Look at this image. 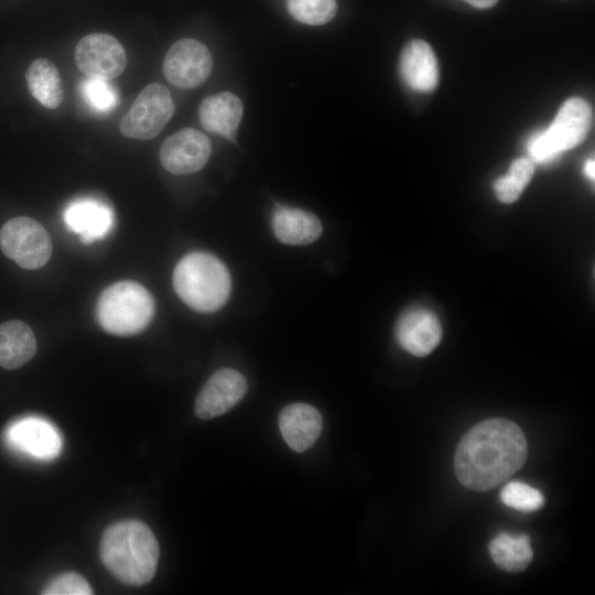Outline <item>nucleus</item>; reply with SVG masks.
<instances>
[{"instance_id":"obj_3","label":"nucleus","mask_w":595,"mask_h":595,"mask_svg":"<svg viewBox=\"0 0 595 595\" xmlns=\"http://www.w3.org/2000/svg\"><path fill=\"white\" fill-rule=\"evenodd\" d=\"M174 290L191 309L209 313L219 310L230 293V275L225 264L208 252L183 257L173 272Z\"/></svg>"},{"instance_id":"obj_11","label":"nucleus","mask_w":595,"mask_h":595,"mask_svg":"<svg viewBox=\"0 0 595 595\" xmlns=\"http://www.w3.org/2000/svg\"><path fill=\"white\" fill-rule=\"evenodd\" d=\"M247 391V381L237 370L223 368L204 385L195 400V414L209 420L224 414L236 405Z\"/></svg>"},{"instance_id":"obj_23","label":"nucleus","mask_w":595,"mask_h":595,"mask_svg":"<svg viewBox=\"0 0 595 595\" xmlns=\"http://www.w3.org/2000/svg\"><path fill=\"white\" fill-rule=\"evenodd\" d=\"M289 13L299 22L322 25L329 22L336 13V0H286Z\"/></svg>"},{"instance_id":"obj_15","label":"nucleus","mask_w":595,"mask_h":595,"mask_svg":"<svg viewBox=\"0 0 595 595\" xmlns=\"http://www.w3.org/2000/svg\"><path fill=\"white\" fill-rule=\"evenodd\" d=\"M322 415L306 403H291L279 414V429L286 444L295 452L309 450L321 434Z\"/></svg>"},{"instance_id":"obj_18","label":"nucleus","mask_w":595,"mask_h":595,"mask_svg":"<svg viewBox=\"0 0 595 595\" xmlns=\"http://www.w3.org/2000/svg\"><path fill=\"white\" fill-rule=\"evenodd\" d=\"M277 238L286 245H309L322 234L318 218L306 210L278 205L272 216Z\"/></svg>"},{"instance_id":"obj_16","label":"nucleus","mask_w":595,"mask_h":595,"mask_svg":"<svg viewBox=\"0 0 595 595\" xmlns=\"http://www.w3.org/2000/svg\"><path fill=\"white\" fill-rule=\"evenodd\" d=\"M399 69L405 85L414 90L429 93L437 86V60L422 40H412L403 47Z\"/></svg>"},{"instance_id":"obj_6","label":"nucleus","mask_w":595,"mask_h":595,"mask_svg":"<svg viewBox=\"0 0 595 595\" xmlns=\"http://www.w3.org/2000/svg\"><path fill=\"white\" fill-rule=\"evenodd\" d=\"M174 109L170 90L159 83H151L140 91L122 117L120 131L131 139H153L170 121Z\"/></svg>"},{"instance_id":"obj_4","label":"nucleus","mask_w":595,"mask_h":595,"mask_svg":"<svg viewBox=\"0 0 595 595\" xmlns=\"http://www.w3.org/2000/svg\"><path fill=\"white\" fill-rule=\"evenodd\" d=\"M97 320L104 331L117 336H132L144 331L154 315L150 292L134 281L108 286L97 302Z\"/></svg>"},{"instance_id":"obj_20","label":"nucleus","mask_w":595,"mask_h":595,"mask_svg":"<svg viewBox=\"0 0 595 595\" xmlns=\"http://www.w3.org/2000/svg\"><path fill=\"white\" fill-rule=\"evenodd\" d=\"M31 95L44 107L56 109L63 101L64 89L56 66L46 58H36L25 73Z\"/></svg>"},{"instance_id":"obj_13","label":"nucleus","mask_w":595,"mask_h":595,"mask_svg":"<svg viewBox=\"0 0 595 595\" xmlns=\"http://www.w3.org/2000/svg\"><path fill=\"white\" fill-rule=\"evenodd\" d=\"M396 338L408 353L424 357L432 353L442 338L437 316L430 310L415 307L407 311L396 326Z\"/></svg>"},{"instance_id":"obj_10","label":"nucleus","mask_w":595,"mask_h":595,"mask_svg":"<svg viewBox=\"0 0 595 595\" xmlns=\"http://www.w3.org/2000/svg\"><path fill=\"white\" fill-rule=\"evenodd\" d=\"M212 153L209 138L193 128H184L170 136L160 149V162L172 174L199 171Z\"/></svg>"},{"instance_id":"obj_5","label":"nucleus","mask_w":595,"mask_h":595,"mask_svg":"<svg viewBox=\"0 0 595 595\" xmlns=\"http://www.w3.org/2000/svg\"><path fill=\"white\" fill-rule=\"evenodd\" d=\"M593 123L591 106L573 97L563 102L552 123L530 137L529 159L536 164L554 162L564 151L575 148L587 137Z\"/></svg>"},{"instance_id":"obj_9","label":"nucleus","mask_w":595,"mask_h":595,"mask_svg":"<svg viewBox=\"0 0 595 595\" xmlns=\"http://www.w3.org/2000/svg\"><path fill=\"white\" fill-rule=\"evenodd\" d=\"M75 62L88 77L113 79L127 66V54L121 43L107 33H91L76 45Z\"/></svg>"},{"instance_id":"obj_12","label":"nucleus","mask_w":595,"mask_h":595,"mask_svg":"<svg viewBox=\"0 0 595 595\" xmlns=\"http://www.w3.org/2000/svg\"><path fill=\"white\" fill-rule=\"evenodd\" d=\"M7 440L15 450L40 459L54 458L62 446L56 429L36 416L12 423L7 430Z\"/></svg>"},{"instance_id":"obj_26","label":"nucleus","mask_w":595,"mask_h":595,"mask_svg":"<svg viewBox=\"0 0 595 595\" xmlns=\"http://www.w3.org/2000/svg\"><path fill=\"white\" fill-rule=\"evenodd\" d=\"M44 595H90L93 589L87 581L74 572L63 573L54 577L43 588Z\"/></svg>"},{"instance_id":"obj_17","label":"nucleus","mask_w":595,"mask_h":595,"mask_svg":"<svg viewBox=\"0 0 595 595\" xmlns=\"http://www.w3.org/2000/svg\"><path fill=\"white\" fill-rule=\"evenodd\" d=\"M242 112L244 107L239 97L230 91H221L202 100L198 117L205 130L232 140Z\"/></svg>"},{"instance_id":"obj_22","label":"nucleus","mask_w":595,"mask_h":595,"mask_svg":"<svg viewBox=\"0 0 595 595\" xmlns=\"http://www.w3.org/2000/svg\"><path fill=\"white\" fill-rule=\"evenodd\" d=\"M534 173V163L529 158L515 160L506 175L497 178L494 183V191L498 199L510 204L516 202L523 188L530 182Z\"/></svg>"},{"instance_id":"obj_28","label":"nucleus","mask_w":595,"mask_h":595,"mask_svg":"<svg viewBox=\"0 0 595 595\" xmlns=\"http://www.w3.org/2000/svg\"><path fill=\"white\" fill-rule=\"evenodd\" d=\"M584 172L586 174V176L589 178V180H594L595 177V164H594V160H587V162L585 163V166H584Z\"/></svg>"},{"instance_id":"obj_7","label":"nucleus","mask_w":595,"mask_h":595,"mask_svg":"<svg viewBox=\"0 0 595 595\" xmlns=\"http://www.w3.org/2000/svg\"><path fill=\"white\" fill-rule=\"evenodd\" d=\"M0 248L10 259L26 270L42 268L52 253V241L46 229L30 217L8 220L0 230Z\"/></svg>"},{"instance_id":"obj_1","label":"nucleus","mask_w":595,"mask_h":595,"mask_svg":"<svg viewBox=\"0 0 595 595\" xmlns=\"http://www.w3.org/2000/svg\"><path fill=\"white\" fill-rule=\"evenodd\" d=\"M528 445L512 421L495 418L479 422L461 439L454 472L465 487L486 491L506 482L523 465Z\"/></svg>"},{"instance_id":"obj_8","label":"nucleus","mask_w":595,"mask_h":595,"mask_svg":"<svg viewBox=\"0 0 595 595\" xmlns=\"http://www.w3.org/2000/svg\"><path fill=\"white\" fill-rule=\"evenodd\" d=\"M212 69L213 57L209 50L194 39L175 42L163 61L165 78L182 89L201 86L209 77Z\"/></svg>"},{"instance_id":"obj_24","label":"nucleus","mask_w":595,"mask_h":595,"mask_svg":"<svg viewBox=\"0 0 595 595\" xmlns=\"http://www.w3.org/2000/svg\"><path fill=\"white\" fill-rule=\"evenodd\" d=\"M501 501L516 510L531 512L544 505L542 493L522 482H510L500 491Z\"/></svg>"},{"instance_id":"obj_19","label":"nucleus","mask_w":595,"mask_h":595,"mask_svg":"<svg viewBox=\"0 0 595 595\" xmlns=\"http://www.w3.org/2000/svg\"><path fill=\"white\" fill-rule=\"evenodd\" d=\"M36 338L31 327L21 321L0 324V366L17 369L36 353Z\"/></svg>"},{"instance_id":"obj_25","label":"nucleus","mask_w":595,"mask_h":595,"mask_svg":"<svg viewBox=\"0 0 595 595\" xmlns=\"http://www.w3.org/2000/svg\"><path fill=\"white\" fill-rule=\"evenodd\" d=\"M86 104L95 111L107 112L118 104L116 88L107 79L88 77L80 85Z\"/></svg>"},{"instance_id":"obj_21","label":"nucleus","mask_w":595,"mask_h":595,"mask_svg":"<svg viewBox=\"0 0 595 595\" xmlns=\"http://www.w3.org/2000/svg\"><path fill=\"white\" fill-rule=\"evenodd\" d=\"M494 563L501 570L518 573L526 570L533 558L528 536L500 532L488 545Z\"/></svg>"},{"instance_id":"obj_14","label":"nucleus","mask_w":595,"mask_h":595,"mask_svg":"<svg viewBox=\"0 0 595 595\" xmlns=\"http://www.w3.org/2000/svg\"><path fill=\"white\" fill-rule=\"evenodd\" d=\"M64 221L69 230L79 235L83 244L89 245L110 232L113 214L106 203L85 197L72 202L65 208Z\"/></svg>"},{"instance_id":"obj_2","label":"nucleus","mask_w":595,"mask_h":595,"mask_svg":"<svg viewBox=\"0 0 595 595\" xmlns=\"http://www.w3.org/2000/svg\"><path fill=\"white\" fill-rule=\"evenodd\" d=\"M99 554L106 569L117 580L141 586L153 578L160 550L147 524L138 520H123L105 530Z\"/></svg>"},{"instance_id":"obj_27","label":"nucleus","mask_w":595,"mask_h":595,"mask_svg":"<svg viewBox=\"0 0 595 595\" xmlns=\"http://www.w3.org/2000/svg\"><path fill=\"white\" fill-rule=\"evenodd\" d=\"M464 1L478 9H488V8L494 7L498 0H464Z\"/></svg>"}]
</instances>
